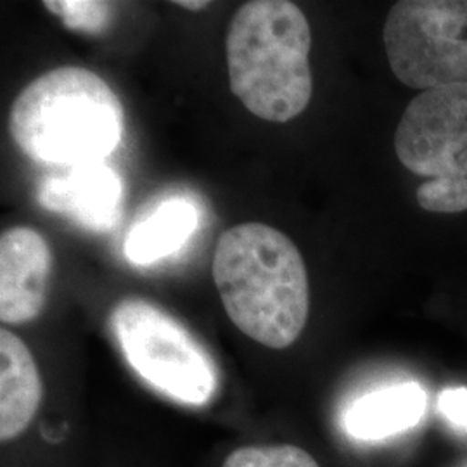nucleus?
<instances>
[{
	"mask_svg": "<svg viewBox=\"0 0 467 467\" xmlns=\"http://www.w3.org/2000/svg\"><path fill=\"white\" fill-rule=\"evenodd\" d=\"M52 253L44 235L30 227H13L0 237V320L28 324L38 317L49 296Z\"/></svg>",
	"mask_w": 467,
	"mask_h": 467,
	"instance_id": "0eeeda50",
	"label": "nucleus"
},
{
	"mask_svg": "<svg viewBox=\"0 0 467 467\" xmlns=\"http://www.w3.org/2000/svg\"><path fill=\"white\" fill-rule=\"evenodd\" d=\"M125 113L98 73L54 67L26 85L11 106L9 134L36 163L80 167L102 163L117 150Z\"/></svg>",
	"mask_w": 467,
	"mask_h": 467,
	"instance_id": "f03ea898",
	"label": "nucleus"
},
{
	"mask_svg": "<svg viewBox=\"0 0 467 467\" xmlns=\"http://www.w3.org/2000/svg\"><path fill=\"white\" fill-rule=\"evenodd\" d=\"M213 279L234 326L260 345L284 350L300 337L310 312L300 250L265 223H243L218 237Z\"/></svg>",
	"mask_w": 467,
	"mask_h": 467,
	"instance_id": "f257e3e1",
	"label": "nucleus"
},
{
	"mask_svg": "<svg viewBox=\"0 0 467 467\" xmlns=\"http://www.w3.org/2000/svg\"><path fill=\"white\" fill-rule=\"evenodd\" d=\"M419 206L431 213H462L467 210V177H438L420 185Z\"/></svg>",
	"mask_w": 467,
	"mask_h": 467,
	"instance_id": "ddd939ff",
	"label": "nucleus"
},
{
	"mask_svg": "<svg viewBox=\"0 0 467 467\" xmlns=\"http://www.w3.org/2000/svg\"><path fill=\"white\" fill-rule=\"evenodd\" d=\"M121 194L123 185L117 171L104 163H90L46 179L36 191V200L50 212L102 233L117 225Z\"/></svg>",
	"mask_w": 467,
	"mask_h": 467,
	"instance_id": "6e6552de",
	"label": "nucleus"
},
{
	"mask_svg": "<svg viewBox=\"0 0 467 467\" xmlns=\"http://www.w3.org/2000/svg\"><path fill=\"white\" fill-rule=\"evenodd\" d=\"M210 2H191V0H184V2H175V5H181V7H184V9H191V11H201V9H204L206 5H208Z\"/></svg>",
	"mask_w": 467,
	"mask_h": 467,
	"instance_id": "dca6fc26",
	"label": "nucleus"
},
{
	"mask_svg": "<svg viewBox=\"0 0 467 467\" xmlns=\"http://www.w3.org/2000/svg\"><path fill=\"white\" fill-rule=\"evenodd\" d=\"M44 395L34 355L16 334L0 329V440L13 441L34 420Z\"/></svg>",
	"mask_w": 467,
	"mask_h": 467,
	"instance_id": "1a4fd4ad",
	"label": "nucleus"
},
{
	"mask_svg": "<svg viewBox=\"0 0 467 467\" xmlns=\"http://www.w3.org/2000/svg\"><path fill=\"white\" fill-rule=\"evenodd\" d=\"M111 327L129 366L158 393L196 407L213 399L218 376L212 357L163 308L127 298L115 306Z\"/></svg>",
	"mask_w": 467,
	"mask_h": 467,
	"instance_id": "20e7f679",
	"label": "nucleus"
},
{
	"mask_svg": "<svg viewBox=\"0 0 467 467\" xmlns=\"http://www.w3.org/2000/svg\"><path fill=\"white\" fill-rule=\"evenodd\" d=\"M438 409L451 424L467 430V388L445 389L440 395Z\"/></svg>",
	"mask_w": 467,
	"mask_h": 467,
	"instance_id": "2eb2a0df",
	"label": "nucleus"
},
{
	"mask_svg": "<svg viewBox=\"0 0 467 467\" xmlns=\"http://www.w3.org/2000/svg\"><path fill=\"white\" fill-rule=\"evenodd\" d=\"M200 225L198 208L184 198L161 202L139 222L125 239V256L139 267L152 265L175 254Z\"/></svg>",
	"mask_w": 467,
	"mask_h": 467,
	"instance_id": "9b49d317",
	"label": "nucleus"
},
{
	"mask_svg": "<svg viewBox=\"0 0 467 467\" xmlns=\"http://www.w3.org/2000/svg\"><path fill=\"white\" fill-rule=\"evenodd\" d=\"M395 152L419 177H467V84L430 88L410 100L395 132Z\"/></svg>",
	"mask_w": 467,
	"mask_h": 467,
	"instance_id": "423d86ee",
	"label": "nucleus"
},
{
	"mask_svg": "<svg viewBox=\"0 0 467 467\" xmlns=\"http://www.w3.org/2000/svg\"><path fill=\"white\" fill-rule=\"evenodd\" d=\"M388 63L401 84H467V0H400L384 21Z\"/></svg>",
	"mask_w": 467,
	"mask_h": 467,
	"instance_id": "39448f33",
	"label": "nucleus"
},
{
	"mask_svg": "<svg viewBox=\"0 0 467 467\" xmlns=\"http://www.w3.org/2000/svg\"><path fill=\"white\" fill-rule=\"evenodd\" d=\"M424 414V389L418 383L395 384L353 401L345 430L357 440L378 441L418 426Z\"/></svg>",
	"mask_w": 467,
	"mask_h": 467,
	"instance_id": "9d476101",
	"label": "nucleus"
},
{
	"mask_svg": "<svg viewBox=\"0 0 467 467\" xmlns=\"http://www.w3.org/2000/svg\"><path fill=\"white\" fill-rule=\"evenodd\" d=\"M312 30L287 0H251L229 25L225 56L234 96L251 115L274 123L300 117L312 99Z\"/></svg>",
	"mask_w": 467,
	"mask_h": 467,
	"instance_id": "7ed1b4c3",
	"label": "nucleus"
},
{
	"mask_svg": "<svg viewBox=\"0 0 467 467\" xmlns=\"http://www.w3.org/2000/svg\"><path fill=\"white\" fill-rule=\"evenodd\" d=\"M222 467H320L317 461L295 445H253L234 451Z\"/></svg>",
	"mask_w": 467,
	"mask_h": 467,
	"instance_id": "f8f14e48",
	"label": "nucleus"
},
{
	"mask_svg": "<svg viewBox=\"0 0 467 467\" xmlns=\"http://www.w3.org/2000/svg\"><path fill=\"white\" fill-rule=\"evenodd\" d=\"M50 13L57 15L73 30L100 32L108 19V4L102 2H44Z\"/></svg>",
	"mask_w": 467,
	"mask_h": 467,
	"instance_id": "4468645a",
	"label": "nucleus"
}]
</instances>
